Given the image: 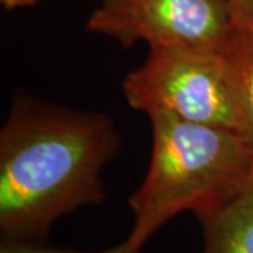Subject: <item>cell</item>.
<instances>
[{"mask_svg": "<svg viewBox=\"0 0 253 253\" xmlns=\"http://www.w3.org/2000/svg\"><path fill=\"white\" fill-rule=\"evenodd\" d=\"M118 151L109 116L16 94L0 132L1 241L42 244L59 218L100 204V174Z\"/></svg>", "mask_w": 253, "mask_h": 253, "instance_id": "6da1fadb", "label": "cell"}, {"mask_svg": "<svg viewBox=\"0 0 253 253\" xmlns=\"http://www.w3.org/2000/svg\"><path fill=\"white\" fill-rule=\"evenodd\" d=\"M152 154L144 181L129 199L138 249L168 221L217 207L253 180V148L239 132L170 113L149 116Z\"/></svg>", "mask_w": 253, "mask_h": 253, "instance_id": "7a4b0ae2", "label": "cell"}, {"mask_svg": "<svg viewBox=\"0 0 253 253\" xmlns=\"http://www.w3.org/2000/svg\"><path fill=\"white\" fill-rule=\"evenodd\" d=\"M132 109L222 126L242 135L231 61L222 48L149 46L145 62L123 81ZM244 136V135H242Z\"/></svg>", "mask_w": 253, "mask_h": 253, "instance_id": "3957f363", "label": "cell"}, {"mask_svg": "<svg viewBox=\"0 0 253 253\" xmlns=\"http://www.w3.org/2000/svg\"><path fill=\"white\" fill-rule=\"evenodd\" d=\"M129 49L149 46L222 48L234 30L229 0H103L86 23Z\"/></svg>", "mask_w": 253, "mask_h": 253, "instance_id": "277c9868", "label": "cell"}, {"mask_svg": "<svg viewBox=\"0 0 253 253\" xmlns=\"http://www.w3.org/2000/svg\"><path fill=\"white\" fill-rule=\"evenodd\" d=\"M196 217L204 234L203 253H253V180Z\"/></svg>", "mask_w": 253, "mask_h": 253, "instance_id": "5b68a950", "label": "cell"}, {"mask_svg": "<svg viewBox=\"0 0 253 253\" xmlns=\"http://www.w3.org/2000/svg\"><path fill=\"white\" fill-rule=\"evenodd\" d=\"M226 52L235 79L242 135L253 148V26H234Z\"/></svg>", "mask_w": 253, "mask_h": 253, "instance_id": "8992f818", "label": "cell"}, {"mask_svg": "<svg viewBox=\"0 0 253 253\" xmlns=\"http://www.w3.org/2000/svg\"><path fill=\"white\" fill-rule=\"evenodd\" d=\"M0 253H83L73 252V251H65V249H55V248H46L42 244H24V242H6L1 241ZM97 253H141V249L135 248L128 239L123 244L113 246L110 249L101 251Z\"/></svg>", "mask_w": 253, "mask_h": 253, "instance_id": "52a82bcc", "label": "cell"}, {"mask_svg": "<svg viewBox=\"0 0 253 253\" xmlns=\"http://www.w3.org/2000/svg\"><path fill=\"white\" fill-rule=\"evenodd\" d=\"M234 26H253V0H229Z\"/></svg>", "mask_w": 253, "mask_h": 253, "instance_id": "ba28073f", "label": "cell"}, {"mask_svg": "<svg viewBox=\"0 0 253 253\" xmlns=\"http://www.w3.org/2000/svg\"><path fill=\"white\" fill-rule=\"evenodd\" d=\"M42 0H0L1 6L6 10H16V9H24L34 6L37 3H40Z\"/></svg>", "mask_w": 253, "mask_h": 253, "instance_id": "9c48e42d", "label": "cell"}]
</instances>
